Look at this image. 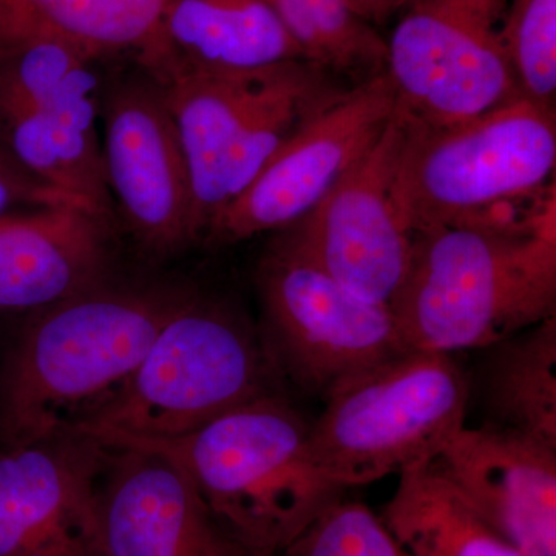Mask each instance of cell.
Returning a JSON list of instances; mask_svg holds the SVG:
<instances>
[{
	"instance_id": "obj_1",
	"label": "cell",
	"mask_w": 556,
	"mask_h": 556,
	"mask_svg": "<svg viewBox=\"0 0 556 556\" xmlns=\"http://www.w3.org/2000/svg\"><path fill=\"white\" fill-rule=\"evenodd\" d=\"M188 288L110 280L35 311L0 368V448L67 433L126 386Z\"/></svg>"
},
{
	"instance_id": "obj_2",
	"label": "cell",
	"mask_w": 556,
	"mask_h": 556,
	"mask_svg": "<svg viewBox=\"0 0 556 556\" xmlns=\"http://www.w3.org/2000/svg\"><path fill=\"white\" fill-rule=\"evenodd\" d=\"M399 112L405 127L394 200L413 236L437 228L529 232L556 219L555 108L518 94L442 127Z\"/></svg>"
},
{
	"instance_id": "obj_3",
	"label": "cell",
	"mask_w": 556,
	"mask_h": 556,
	"mask_svg": "<svg viewBox=\"0 0 556 556\" xmlns=\"http://www.w3.org/2000/svg\"><path fill=\"white\" fill-rule=\"evenodd\" d=\"M309 433L305 416L273 391L186 437H90L166 456L233 541L251 555L276 556L345 490L318 466Z\"/></svg>"
},
{
	"instance_id": "obj_4",
	"label": "cell",
	"mask_w": 556,
	"mask_h": 556,
	"mask_svg": "<svg viewBox=\"0 0 556 556\" xmlns=\"http://www.w3.org/2000/svg\"><path fill=\"white\" fill-rule=\"evenodd\" d=\"M408 350L482 348L556 316V219L529 232L437 228L415 236L390 305Z\"/></svg>"
},
{
	"instance_id": "obj_5",
	"label": "cell",
	"mask_w": 556,
	"mask_h": 556,
	"mask_svg": "<svg viewBox=\"0 0 556 556\" xmlns=\"http://www.w3.org/2000/svg\"><path fill=\"white\" fill-rule=\"evenodd\" d=\"M152 78L188 163L200 241L278 150L353 86L306 60L252 72L174 70Z\"/></svg>"
},
{
	"instance_id": "obj_6",
	"label": "cell",
	"mask_w": 556,
	"mask_h": 556,
	"mask_svg": "<svg viewBox=\"0 0 556 556\" xmlns=\"http://www.w3.org/2000/svg\"><path fill=\"white\" fill-rule=\"evenodd\" d=\"M268 351L239 309L193 292L160 329L126 386L75 430L175 439L280 391Z\"/></svg>"
},
{
	"instance_id": "obj_7",
	"label": "cell",
	"mask_w": 556,
	"mask_h": 556,
	"mask_svg": "<svg viewBox=\"0 0 556 556\" xmlns=\"http://www.w3.org/2000/svg\"><path fill=\"white\" fill-rule=\"evenodd\" d=\"M470 378L450 354L409 350L348 379L311 422L318 466L340 486L430 464L466 427Z\"/></svg>"
},
{
	"instance_id": "obj_8",
	"label": "cell",
	"mask_w": 556,
	"mask_h": 556,
	"mask_svg": "<svg viewBox=\"0 0 556 556\" xmlns=\"http://www.w3.org/2000/svg\"><path fill=\"white\" fill-rule=\"evenodd\" d=\"M260 338L281 380L327 399L348 379L409 351L390 306L369 302L277 230L257 268Z\"/></svg>"
},
{
	"instance_id": "obj_9",
	"label": "cell",
	"mask_w": 556,
	"mask_h": 556,
	"mask_svg": "<svg viewBox=\"0 0 556 556\" xmlns=\"http://www.w3.org/2000/svg\"><path fill=\"white\" fill-rule=\"evenodd\" d=\"M100 62L58 40L0 46V150L47 188L110 218Z\"/></svg>"
},
{
	"instance_id": "obj_10",
	"label": "cell",
	"mask_w": 556,
	"mask_h": 556,
	"mask_svg": "<svg viewBox=\"0 0 556 556\" xmlns=\"http://www.w3.org/2000/svg\"><path fill=\"white\" fill-rule=\"evenodd\" d=\"M506 9L507 0H413L386 39L397 109L442 127L521 94L501 36Z\"/></svg>"
},
{
	"instance_id": "obj_11",
	"label": "cell",
	"mask_w": 556,
	"mask_h": 556,
	"mask_svg": "<svg viewBox=\"0 0 556 556\" xmlns=\"http://www.w3.org/2000/svg\"><path fill=\"white\" fill-rule=\"evenodd\" d=\"M396 112L387 73L353 84L283 146L208 226L214 247L277 232L305 218L379 141Z\"/></svg>"
},
{
	"instance_id": "obj_12",
	"label": "cell",
	"mask_w": 556,
	"mask_h": 556,
	"mask_svg": "<svg viewBox=\"0 0 556 556\" xmlns=\"http://www.w3.org/2000/svg\"><path fill=\"white\" fill-rule=\"evenodd\" d=\"M101 138L113 208L139 247L166 257L200 241L177 127L160 84L141 67L105 80Z\"/></svg>"
},
{
	"instance_id": "obj_13",
	"label": "cell",
	"mask_w": 556,
	"mask_h": 556,
	"mask_svg": "<svg viewBox=\"0 0 556 556\" xmlns=\"http://www.w3.org/2000/svg\"><path fill=\"white\" fill-rule=\"evenodd\" d=\"M404 127L396 108L367 155L313 212L281 229L343 287L388 306L408 276L415 247L393 190Z\"/></svg>"
},
{
	"instance_id": "obj_14",
	"label": "cell",
	"mask_w": 556,
	"mask_h": 556,
	"mask_svg": "<svg viewBox=\"0 0 556 556\" xmlns=\"http://www.w3.org/2000/svg\"><path fill=\"white\" fill-rule=\"evenodd\" d=\"M105 453L78 430L0 448V556H104L98 489Z\"/></svg>"
},
{
	"instance_id": "obj_15",
	"label": "cell",
	"mask_w": 556,
	"mask_h": 556,
	"mask_svg": "<svg viewBox=\"0 0 556 556\" xmlns=\"http://www.w3.org/2000/svg\"><path fill=\"white\" fill-rule=\"evenodd\" d=\"M105 447L98 489L104 556H254L219 527L177 464L150 450Z\"/></svg>"
},
{
	"instance_id": "obj_16",
	"label": "cell",
	"mask_w": 556,
	"mask_h": 556,
	"mask_svg": "<svg viewBox=\"0 0 556 556\" xmlns=\"http://www.w3.org/2000/svg\"><path fill=\"white\" fill-rule=\"evenodd\" d=\"M433 466L525 556H556V448L482 424L464 427Z\"/></svg>"
},
{
	"instance_id": "obj_17",
	"label": "cell",
	"mask_w": 556,
	"mask_h": 556,
	"mask_svg": "<svg viewBox=\"0 0 556 556\" xmlns=\"http://www.w3.org/2000/svg\"><path fill=\"white\" fill-rule=\"evenodd\" d=\"M109 217L79 204L0 218V309H46L109 280Z\"/></svg>"
},
{
	"instance_id": "obj_18",
	"label": "cell",
	"mask_w": 556,
	"mask_h": 556,
	"mask_svg": "<svg viewBox=\"0 0 556 556\" xmlns=\"http://www.w3.org/2000/svg\"><path fill=\"white\" fill-rule=\"evenodd\" d=\"M295 60L305 54L262 0H167L152 39L135 58L150 76L252 72Z\"/></svg>"
},
{
	"instance_id": "obj_19",
	"label": "cell",
	"mask_w": 556,
	"mask_h": 556,
	"mask_svg": "<svg viewBox=\"0 0 556 556\" xmlns=\"http://www.w3.org/2000/svg\"><path fill=\"white\" fill-rule=\"evenodd\" d=\"M481 351L470 386L484 424L556 448V316Z\"/></svg>"
},
{
	"instance_id": "obj_20",
	"label": "cell",
	"mask_w": 556,
	"mask_h": 556,
	"mask_svg": "<svg viewBox=\"0 0 556 556\" xmlns=\"http://www.w3.org/2000/svg\"><path fill=\"white\" fill-rule=\"evenodd\" d=\"M167 0H0V46L58 40L89 56L137 58Z\"/></svg>"
},
{
	"instance_id": "obj_21",
	"label": "cell",
	"mask_w": 556,
	"mask_h": 556,
	"mask_svg": "<svg viewBox=\"0 0 556 556\" xmlns=\"http://www.w3.org/2000/svg\"><path fill=\"white\" fill-rule=\"evenodd\" d=\"M382 521L409 556H525L460 495L433 460L399 475Z\"/></svg>"
},
{
	"instance_id": "obj_22",
	"label": "cell",
	"mask_w": 556,
	"mask_h": 556,
	"mask_svg": "<svg viewBox=\"0 0 556 556\" xmlns=\"http://www.w3.org/2000/svg\"><path fill=\"white\" fill-rule=\"evenodd\" d=\"M283 22L305 60L346 83L386 72V38L348 0H262Z\"/></svg>"
},
{
	"instance_id": "obj_23",
	"label": "cell",
	"mask_w": 556,
	"mask_h": 556,
	"mask_svg": "<svg viewBox=\"0 0 556 556\" xmlns=\"http://www.w3.org/2000/svg\"><path fill=\"white\" fill-rule=\"evenodd\" d=\"M501 36L519 93L555 108L556 0H507Z\"/></svg>"
},
{
	"instance_id": "obj_24",
	"label": "cell",
	"mask_w": 556,
	"mask_h": 556,
	"mask_svg": "<svg viewBox=\"0 0 556 556\" xmlns=\"http://www.w3.org/2000/svg\"><path fill=\"white\" fill-rule=\"evenodd\" d=\"M283 556H405L382 518L365 504L338 501L325 508Z\"/></svg>"
},
{
	"instance_id": "obj_25",
	"label": "cell",
	"mask_w": 556,
	"mask_h": 556,
	"mask_svg": "<svg viewBox=\"0 0 556 556\" xmlns=\"http://www.w3.org/2000/svg\"><path fill=\"white\" fill-rule=\"evenodd\" d=\"M58 204H79V206L90 207L83 201L47 188L38 179L21 169L3 150H0V218L14 212V208L58 206Z\"/></svg>"
},
{
	"instance_id": "obj_26",
	"label": "cell",
	"mask_w": 556,
	"mask_h": 556,
	"mask_svg": "<svg viewBox=\"0 0 556 556\" xmlns=\"http://www.w3.org/2000/svg\"><path fill=\"white\" fill-rule=\"evenodd\" d=\"M358 16L364 17L369 24L386 25L391 17L401 14L405 10L404 0H348Z\"/></svg>"
},
{
	"instance_id": "obj_27",
	"label": "cell",
	"mask_w": 556,
	"mask_h": 556,
	"mask_svg": "<svg viewBox=\"0 0 556 556\" xmlns=\"http://www.w3.org/2000/svg\"><path fill=\"white\" fill-rule=\"evenodd\" d=\"M404 2H405V9H407V7L409 5V3L413 2V0H404Z\"/></svg>"
},
{
	"instance_id": "obj_28",
	"label": "cell",
	"mask_w": 556,
	"mask_h": 556,
	"mask_svg": "<svg viewBox=\"0 0 556 556\" xmlns=\"http://www.w3.org/2000/svg\"><path fill=\"white\" fill-rule=\"evenodd\" d=\"M405 556H409V555L405 554Z\"/></svg>"
}]
</instances>
